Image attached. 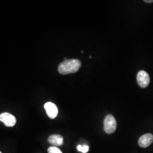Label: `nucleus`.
<instances>
[{
    "mask_svg": "<svg viewBox=\"0 0 153 153\" xmlns=\"http://www.w3.org/2000/svg\"><path fill=\"white\" fill-rule=\"evenodd\" d=\"M153 142V135L150 133L143 134L138 140V145L142 148H147Z\"/></svg>",
    "mask_w": 153,
    "mask_h": 153,
    "instance_id": "6",
    "label": "nucleus"
},
{
    "mask_svg": "<svg viewBox=\"0 0 153 153\" xmlns=\"http://www.w3.org/2000/svg\"><path fill=\"white\" fill-rule=\"evenodd\" d=\"M77 150L80 152H82L83 153H86L88 152L89 150V147L88 145H78L77 146Z\"/></svg>",
    "mask_w": 153,
    "mask_h": 153,
    "instance_id": "8",
    "label": "nucleus"
},
{
    "mask_svg": "<svg viewBox=\"0 0 153 153\" xmlns=\"http://www.w3.org/2000/svg\"><path fill=\"white\" fill-rule=\"evenodd\" d=\"M48 142L55 146H60L64 143V138L60 134H52L48 137Z\"/></svg>",
    "mask_w": 153,
    "mask_h": 153,
    "instance_id": "7",
    "label": "nucleus"
},
{
    "mask_svg": "<svg viewBox=\"0 0 153 153\" xmlns=\"http://www.w3.org/2000/svg\"><path fill=\"white\" fill-rule=\"evenodd\" d=\"M117 127V123L115 117L112 115L106 116L104 121V130L107 134H112L115 132Z\"/></svg>",
    "mask_w": 153,
    "mask_h": 153,
    "instance_id": "2",
    "label": "nucleus"
},
{
    "mask_svg": "<svg viewBox=\"0 0 153 153\" xmlns=\"http://www.w3.org/2000/svg\"><path fill=\"white\" fill-rule=\"evenodd\" d=\"M0 153H1V152H0Z\"/></svg>",
    "mask_w": 153,
    "mask_h": 153,
    "instance_id": "11",
    "label": "nucleus"
},
{
    "mask_svg": "<svg viewBox=\"0 0 153 153\" xmlns=\"http://www.w3.org/2000/svg\"><path fill=\"white\" fill-rule=\"evenodd\" d=\"M48 153H62L60 149L56 148L55 146L49 147L48 149Z\"/></svg>",
    "mask_w": 153,
    "mask_h": 153,
    "instance_id": "9",
    "label": "nucleus"
},
{
    "mask_svg": "<svg viewBox=\"0 0 153 153\" xmlns=\"http://www.w3.org/2000/svg\"><path fill=\"white\" fill-rule=\"evenodd\" d=\"M44 109L50 119H54L58 115V108L56 104L52 102H47L44 104Z\"/></svg>",
    "mask_w": 153,
    "mask_h": 153,
    "instance_id": "5",
    "label": "nucleus"
},
{
    "mask_svg": "<svg viewBox=\"0 0 153 153\" xmlns=\"http://www.w3.org/2000/svg\"><path fill=\"white\" fill-rule=\"evenodd\" d=\"M81 66V62L78 59L68 60L64 59V61L58 66V71L62 75L74 73L78 71Z\"/></svg>",
    "mask_w": 153,
    "mask_h": 153,
    "instance_id": "1",
    "label": "nucleus"
},
{
    "mask_svg": "<svg viewBox=\"0 0 153 153\" xmlns=\"http://www.w3.org/2000/svg\"><path fill=\"white\" fill-rule=\"evenodd\" d=\"M137 81L138 86L140 88H146L150 81L149 74L144 71H138L137 75Z\"/></svg>",
    "mask_w": 153,
    "mask_h": 153,
    "instance_id": "3",
    "label": "nucleus"
},
{
    "mask_svg": "<svg viewBox=\"0 0 153 153\" xmlns=\"http://www.w3.org/2000/svg\"><path fill=\"white\" fill-rule=\"evenodd\" d=\"M0 121L7 127H12L16 124V118L8 112H4L0 115Z\"/></svg>",
    "mask_w": 153,
    "mask_h": 153,
    "instance_id": "4",
    "label": "nucleus"
},
{
    "mask_svg": "<svg viewBox=\"0 0 153 153\" xmlns=\"http://www.w3.org/2000/svg\"><path fill=\"white\" fill-rule=\"evenodd\" d=\"M144 2L146 3H152L153 2V0H145Z\"/></svg>",
    "mask_w": 153,
    "mask_h": 153,
    "instance_id": "10",
    "label": "nucleus"
}]
</instances>
